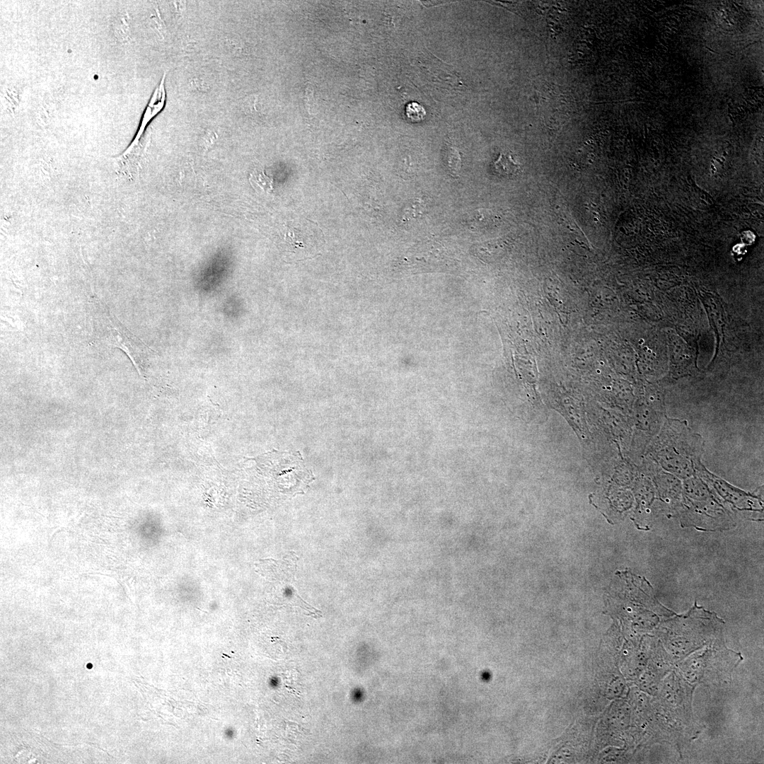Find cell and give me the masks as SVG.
Here are the masks:
<instances>
[{
    "label": "cell",
    "mask_w": 764,
    "mask_h": 764,
    "mask_svg": "<svg viewBox=\"0 0 764 764\" xmlns=\"http://www.w3.org/2000/svg\"><path fill=\"white\" fill-rule=\"evenodd\" d=\"M661 681L656 700L675 718L681 721L695 736L700 726L692 710L695 686L688 683L675 668Z\"/></svg>",
    "instance_id": "277c9868"
},
{
    "label": "cell",
    "mask_w": 764,
    "mask_h": 764,
    "mask_svg": "<svg viewBox=\"0 0 764 764\" xmlns=\"http://www.w3.org/2000/svg\"><path fill=\"white\" fill-rule=\"evenodd\" d=\"M675 668L676 663L661 641L653 637L645 670L639 679V685L644 691L655 696L663 678Z\"/></svg>",
    "instance_id": "5b68a950"
},
{
    "label": "cell",
    "mask_w": 764,
    "mask_h": 764,
    "mask_svg": "<svg viewBox=\"0 0 764 764\" xmlns=\"http://www.w3.org/2000/svg\"><path fill=\"white\" fill-rule=\"evenodd\" d=\"M405 114L411 121L419 122L424 119L426 111L424 107L418 103L411 102L405 106Z\"/></svg>",
    "instance_id": "ba28073f"
},
{
    "label": "cell",
    "mask_w": 764,
    "mask_h": 764,
    "mask_svg": "<svg viewBox=\"0 0 764 764\" xmlns=\"http://www.w3.org/2000/svg\"><path fill=\"white\" fill-rule=\"evenodd\" d=\"M248 179L253 188L259 193L271 195L273 192V178L267 175L265 170H254Z\"/></svg>",
    "instance_id": "52a82bcc"
},
{
    "label": "cell",
    "mask_w": 764,
    "mask_h": 764,
    "mask_svg": "<svg viewBox=\"0 0 764 764\" xmlns=\"http://www.w3.org/2000/svg\"><path fill=\"white\" fill-rule=\"evenodd\" d=\"M91 310L95 337L123 350L141 374L140 364L151 349L126 329L100 301L93 300Z\"/></svg>",
    "instance_id": "3957f363"
},
{
    "label": "cell",
    "mask_w": 764,
    "mask_h": 764,
    "mask_svg": "<svg viewBox=\"0 0 764 764\" xmlns=\"http://www.w3.org/2000/svg\"><path fill=\"white\" fill-rule=\"evenodd\" d=\"M165 79L166 73L163 74V77L161 78L158 85L152 93L149 102L147 104L146 109L143 113L139 129L136 132V135L134 139L121 155H128L132 152L139 150V141L146 126L150 122V121L163 108L166 97Z\"/></svg>",
    "instance_id": "8992f818"
},
{
    "label": "cell",
    "mask_w": 764,
    "mask_h": 764,
    "mask_svg": "<svg viewBox=\"0 0 764 764\" xmlns=\"http://www.w3.org/2000/svg\"><path fill=\"white\" fill-rule=\"evenodd\" d=\"M661 624L655 633L675 663L722 637L721 619L699 608Z\"/></svg>",
    "instance_id": "6da1fadb"
},
{
    "label": "cell",
    "mask_w": 764,
    "mask_h": 764,
    "mask_svg": "<svg viewBox=\"0 0 764 764\" xmlns=\"http://www.w3.org/2000/svg\"><path fill=\"white\" fill-rule=\"evenodd\" d=\"M743 660L739 652L728 649L719 637L705 649L676 663V669L690 684L720 685L731 681V673Z\"/></svg>",
    "instance_id": "7a4b0ae2"
}]
</instances>
